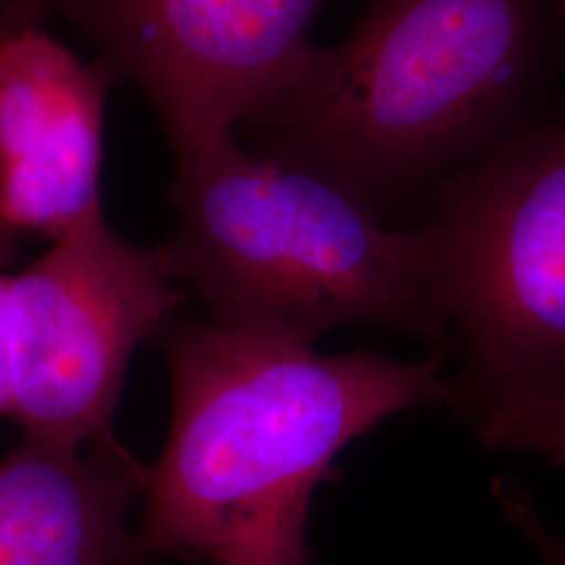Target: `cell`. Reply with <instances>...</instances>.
<instances>
[{
  "label": "cell",
  "instance_id": "277c9868",
  "mask_svg": "<svg viewBox=\"0 0 565 565\" xmlns=\"http://www.w3.org/2000/svg\"><path fill=\"white\" fill-rule=\"evenodd\" d=\"M422 226L459 371L446 404L473 419L565 390V107L446 179Z\"/></svg>",
  "mask_w": 565,
  "mask_h": 565
},
{
  "label": "cell",
  "instance_id": "8fae6325",
  "mask_svg": "<svg viewBox=\"0 0 565 565\" xmlns=\"http://www.w3.org/2000/svg\"><path fill=\"white\" fill-rule=\"evenodd\" d=\"M4 13H30L46 21L51 18V0H0V15Z\"/></svg>",
  "mask_w": 565,
  "mask_h": 565
},
{
  "label": "cell",
  "instance_id": "5b68a950",
  "mask_svg": "<svg viewBox=\"0 0 565 565\" xmlns=\"http://www.w3.org/2000/svg\"><path fill=\"white\" fill-rule=\"evenodd\" d=\"M184 303L156 247L95 210L7 279L13 408L25 436L118 452L114 415L132 352Z\"/></svg>",
  "mask_w": 565,
  "mask_h": 565
},
{
  "label": "cell",
  "instance_id": "3957f363",
  "mask_svg": "<svg viewBox=\"0 0 565 565\" xmlns=\"http://www.w3.org/2000/svg\"><path fill=\"white\" fill-rule=\"evenodd\" d=\"M174 162L177 228L156 252L210 319L312 345L343 324H375L448 356L424 228H390L342 182L245 149L235 135Z\"/></svg>",
  "mask_w": 565,
  "mask_h": 565
},
{
  "label": "cell",
  "instance_id": "30bf717a",
  "mask_svg": "<svg viewBox=\"0 0 565 565\" xmlns=\"http://www.w3.org/2000/svg\"><path fill=\"white\" fill-rule=\"evenodd\" d=\"M20 233L11 228L0 216V415L11 417L13 387H11V359H9V324H7V279L2 273L18 258Z\"/></svg>",
  "mask_w": 565,
  "mask_h": 565
},
{
  "label": "cell",
  "instance_id": "7a4b0ae2",
  "mask_svg": "<svg viewBox=\"0 0 565 565\" xmlns=\"http://www.w3.org/2000/svg\"><path fill=\"white\" fill-rule=\"evenodd\" d=\"M565 76L559 0H366L302 76L237 130L382 216L431 195L525 124Z\"/></svg>",
  "mask_w": 565,
  "mask_h": 565
},
{
  "label": "cell",
  "instance_id": "5bb4252c",
  "mask_svg": "<svg viewBox=\"0 0 565 565\" xmlns=\"http://www.w3.org/2000/svg\"><path fill=\"white\" fill-rule=\"evenodd\" d=\"M15 15H28V13H4V15H0V36H2V32L7 30V25L11 23Z\"/></svg>",
  "mask_w": 565,
  "mask_h": 565
},
{
  "label": "cell",
  "instance_id": "7c38bea8",
  "mask_svg": "<svg viewBox=\"0 0 565 565\" xmlns=\"http://www.w3.org/2000/svg\"><path fill=\"white\" fill-rule=\"evenodd\" d=\"M536 548L541 551V555L545 557L546 565H565V559L559 555V553H555L551 546L543 545V543H539V541H532Z\"/></svg>",
  "mask_w": 565,
  "mask_h": 565
},
{
  "label": "cell",
  "instance_id": "ba28073f",
  "mask_svg": "<svg viewBox=\"0 0 565 565\" xmlns=\"http://www.w3.org/2000/svg\"><path fill=\"white\" fill-rule=\"evenodd\" d=\"M147 465L25 436L0 457V565H145L128 513Z\"/></svg>",
  "mask_w": 565,
  "mask_h": 565
},
{
  "label": "cell",
  "instance_id": "8992f818",
  "mask_svg": "<svg viewBox=\"0 0 565 565\" xmlns=\"http://www.w3.org/2000/svg\"><path fill=\"white\" fill-rule=\"evenodd\" d=\"M329 0H51L116 82L160 116L172 153L235 135L302 76Z\"/></svg>",
  "mask_w": 565,
  "mask_h": 565
},
{
  "label": "cell",
  "instance_id": "4fadbf2b",
  "mask_svg": "<svg viewBox=\"0 0 565 565\" xmlns=\"http://www.w3.org/2000/svg\"><path fill=\"white\" fill-rule=\"evenodd\" d=\"M543 536H545L546 543L553 546V548H555V551H557V553H559V555L565 559V539H557V536H553L551 532H546V527L543 530Z\"/></svg>",
  "mask_w": 565,
  "mask_h": 565
},
{
  "label": "cell",
  "instance_id": "6da1fadb",
  "mask_svg": "<svg viewBox=\"0 0 565 565\" xmlns=\"http://www.w3.org/2000/svg\"><path fill=\"white\" fill-rule=\"evenodd\" d=\"M156 338L172 419L142 488V564L312 565L308 509L335 457L385 419L448 401L443 352L321 354L210 317L170 319Z\"/></svg>",
  "mask_w": 565,
  "mask_h": 565
},
{
  "label": "cell",
  "instance_id": "9a60e30c",
  "mask_svg": "<svg viewBox=\"0 0 565 565\" xmlns=\"http://www.w3.org/2000/svg\"><path fill=\"white\" fill-rule=\"evenodd\" d=\"M559 2H562V7H564V11H565V0H559Z\"/></svg>",
  "mask_w": 565,
  "mask_h": 565
},
{
  "label": "cell",
  "instance_id": "52a82bcc",
  "mask_svg": "<svg viewBox=\"0 0 565 565\" xmlns=\"http://www.w3.org/2000/svg\"><path fill=\"white\" fill-rule=\"evenodd\" d=\"M114 74L44 21L15 15L0 36V216L60 239L102 210L103 126Z\"/></svg>",
  "mask_w": 565,
  "mask_h": 565
},
{
  "label": "cell",
  "instance_id": "9c48e42d",
  "mask_svg": "<svg viewBox=\"0 0 565 565\" xmlns=\"http://www.w3.org/2000/svg\"><path fill=\"white\" fill-rule=\"evenodd\" d=\"M471 422L486 448L536 452L565 467V390L492 406Z\"/></svg>",
  "mask_w": 565,
  "mask_h": 565
}]
</instances>
